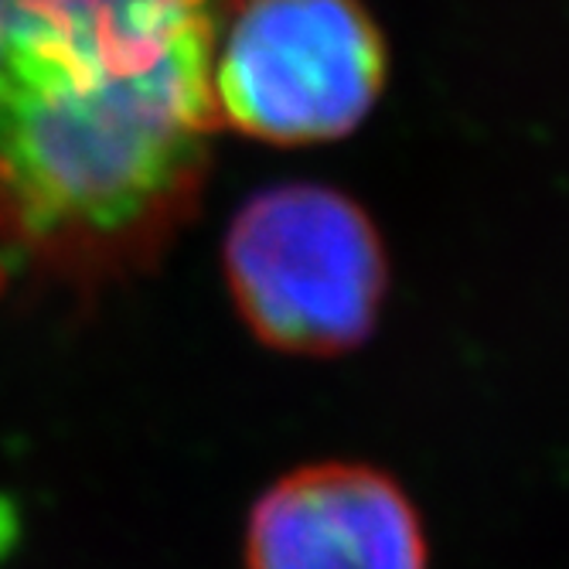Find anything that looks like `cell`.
Returning a JSON list of instances; mask_svg holds the SVG:
<instances>
[{"instance_id":"5b68a950","label":"cell","mask_w":569,"mask_h":569,"mask_svg":"<svg viewBox=\"0 0 569 569\" xmlns=\"http://www.w3.org/2000/svg\"><path fill=\"white\" fill-rule=\"evenodd\" d=\"M236 0H0V48L96 66L147 69L216 48Z\"/></svg>"},{"instance_id":"277c9868","label":"cell","mask_w":569,"mask_h":569,"mask_svg":"<svg viewBox=\"0 0 569 569\" xmlns=\"http://www.w3.org/2000/svg\"><path fill=\"white\" fill-rule=\"evenodd\" d=\"M246 569H427V529L402 485L372 463L321 460L252 501Z\"/></svg>"},{"instance_id":"7a4b0ae2","label":"cell","mask_w":569,"mask_h":569,"mask_svg":"<svg viewBox=\"0 0 569 569\" xmlns=\"http://www.w3.org/2000/svg\"><path fill=\"white\" fill-rule=\"evenodd\" d=\"M222 270L256 341L283 355L335 358L379 325L389 263L372 219L325 184H277L236 212Z\"/></svg>"},{"instance_id":"3957f363","label":"cell","mask_w":569,"mask_h":569,"mask_svg":"<svg viewBox=\"0 0 569 569\" xmlns=\"http://www.w3.org/2000/svg\"><path fill=\"white\" fill-rule=\"evenodd\" d=\"M386 66L361 0H236L212 59L219 123L267 143L338 140L372 113Z\"/></svg>"},{"instance_id":"6da1fadb","label":"cell","mask_w":569,"mask_h":569,"mask_svg":"<svg viewBox=\"0 0 569 569\" xmlns=\"http://www.w3.org/2000/svg\"><path fill=\"white\" fill-rule=\"evenodd\" d=\"M212 59L96 69L0 48V256L76 293L158 263L222 127Z\"/></svg>"}]
</instances>
